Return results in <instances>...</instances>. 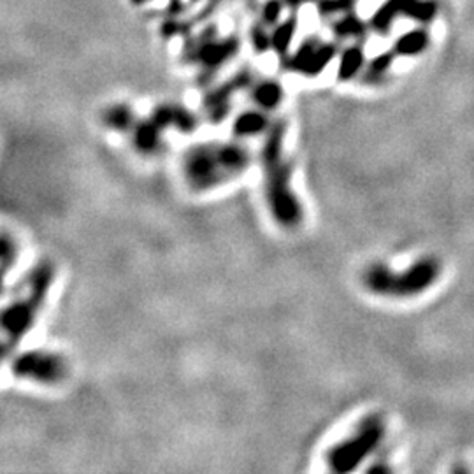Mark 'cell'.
<instances>
[{
  "label": "cell",
  "mask_w": 474,
  "mask_h": 474,
  "mask_svg": "<svg viewBox=\"0 0 474 474\" xmlns=\"http://www.w3.org/2000/svg\"><path fill=\"white\" fill-rule=\"evenodd\" d=\"M287 123L272 121L264 134L260 148V165L264 172V195L274 222L284 230H295L304 222V206L292 185V165L287 151Z\"/></svg>",
  "instance_id": "obj_1"
},
{
  "label": "cell",
  "mask_w": 474,
  "mask_h": 474,
  "mask_svg": "<svg viewBox=\"0 0 474 474\" xmlns=\"http://www.w3.org/2000/svg\"><path fill=\"white\" fill-rule=\"evenodd\" d=\"M253 164V153L239 141L192 144L181 153L180 172L193 193H206L244 176Z\"/></svg>",
  "instance_id": "obj_2"
},
{
  "label": "cell",
  "mask_w": 474,
  "mask_h": 474,
  "mask_svg": "<svg viewBox=\"0 0 474 474\" xmlns=\"http://www.w3.org/2000/svg\"><path fill=\"white\" fill-rule=\"evenodd\" d=\"M55 283V265L49 260H41L30 269L24 282V290L14 301L2 309L0 327H2L4 356L14 354L18 344L34 329L41 311L48 301V295Z\"/></svg>",
  "instance_id": "obj_3"
},
{
  "label": "cell",
  "mask_w": 474,
  "mask_h": 474,
  "mask_svg": "<svg viewBox=\"0 0 474 474\" xmlns=\"http://www.w3.org/2000/svg\"><path fill=\"white\" fill-rule=\"evenodd\" d=\"M441 276V264L432 257L413 262L403 272L392 271L386 264L376 262L364 271L362 283L371 294L379 297L409 299L427 292Z\"/></svg>",
  "instance_id": "obj_4"
},
{
  "label": "cell",
  "mask_w": 474,
  "mask_h": 474,
  "mask_svg": "<svg viewBox=\"0 0 474 474\" xmlns=\"http://www.w3.org/2000/svg\"><path fill=\"white\" fill-rule=\"evenodd\" d=\"M385 422L381 416L371 415L360 422L350 438L336 443L325 455L329 469L334 473H351L362 465L379 448L385 439Z\"/></svg>",
  "instance_id": "obj_5"
},
{
  "label": "cell",
  "mask_w": 474,
  "mask_h": 474,
  "mask_svg": "<svg viewBox=\"0 0 474 474\" xmlns=\"http://www.w3.org/2000/svg\"><path fill=\"white\" fill-rule=\"evenodd\" d=\"M9 369L14 378L46 386L60 385L69 376V364L66 356L56 351L44 350V348L13 354L9 360Z\"/></svg>",
  "instance_id": "obj_6"
},
{
  "label": "cell",
  "mask_w": 474,
  "mask_h": 474,
  "mask_svg": "<svg viewBox=\"0 0 474 474\" xmlns=\"http://www.w3.org/2000/svg\"><path fill=\"white\" fill-rule=\"evenodd\" d=\"M249 85H252V76L248 71H242L227 83L211 90L204 98V113H206L207 121L211 125L223 123L230 115V102H232L234 93L248 88Z\"/></svg>",
  "instance_id": "obj_7"
},
{
  "label": "cell",
  "mask_w": 474,
  "mask_h": 474,
  "mask_svg": "<svg viewBox=\"0 0 474 474\" xmlns=\"http://www.w3.org/2000/svg\"><path fill=\"white\" fill-rule=\"evenodd\" d=\"M164 128L151 116L138 120V123L130 132L132 146L143 157H155L164 150Z\"/></svg>",
  "instance_id": "obj_8"
},
{
  "label": "cell",
  "mask_w": 474,
  "mask_h": 474,
  "mask_svg": "<svg viewBox=\"0 0 474 474\" xmlns=\"http://www.w3.org/2000/svg\"><path fill=\"white\" fill-rule=\"evenodd\" d=\"M150 116L157 121L164 130L172 128V130L183 132V134H192V132L199 127V118H197L190 109L185 108V105H177V104L157 105Z\"/></svg>",
  "instance_id": "obj_9"
},
{
  "label": "cell",
  "mask_w": 474,
  "mask_h": 474,
  "mask_svg": "<svg viewBox=\"0 0 474 474\" xmlns=\"http://www.w3.org/2000/svg\"><path fill=\"white\" fill-rule=\"evenodd\" d=\"M239 43L236 39H227L223 43H204L195 51V60L206 71H216L220 66L229 62L237 53Z\"/></svg>",
  "instance_id": "obj_10"
},
{
  "label": "cell",
  "mask_w": 474,
  "mask_h": 474,
  "mask_svg": "<svg viewBox=\"0 0 474 474\" xmlns=\"http://www.w3.org/2000/svg\"><path fill=\"white\" fill-rule=\"evenodd\" d=\"M267 111L264 109H249V111H242L234 118L232 123V134L236 139H248L257 138V135H264L265 132L271 127L269 121Z\"/></svg>",
  "instance_id": "obj_11"
},
{
  "label": "cell",
  "mask_w": 474,
  "mask_h": 474,
  "mask_svg": "<svg viewBox=\"0 0 474 474\" xmlns=\"http://www.w3.org/2000/svg\"><path fill=\"white\" fill-rule=\"evenodd\" d=\"M102 123H104L109 130L127 134V132H132V128L135 127L138 116H135L134 109H132L130 105L115 104L102 113Z\"/></svg>",
  "instance_id": "obj_12"
},
{
  "label": "cell",
  "mask_w": 474,
  "mask_h": 474,
  "mask_svg": "<svg viewBox=\"0 0 474 474\" xmlns=\"http://www.w3.org/2000/svg\"><path fill=\"white\" fill-rule=\"evenodd\" d=\"M252 98L257 108L264 109V111H272L283 102V86L272 79L257 83L252 90Z\"/></svg>",
  "instance_id": "obj_13"
},
{
  "label": "cell",
  "mask_w": 474,
  "mask_h": 474,
  "mask_svg": "<svg viewBox=\"0 0 474 474\" xmlns=\"http://www.w3.org/2000/svg\"><path fill=\"white\" fill-rule=\"evenodd\" d=\"M413 0H386L381 7L374 13L373 20H371V26L379 34H386L392 26V21L396 20L399 14H404L408 6Z\"/></svg>",
  "instance_id": "obj_14"
},
{
  "label": "cell",
  "mask_w": 474,
  "mask_h": 474,
  "mask_svg": "<svg viewBox=\"0 0 474 474\" xmlns=\"http://www.w3.org/2000/svg\"><path fill=\"white\" fill-rule=\"evenodd\" d=\"M428 46V34L426 30H411L403 34L393 44V51L399 56H416Z\"/></svg>",
  "instance_id": "obj_15"
},
{
  "label": "cell",
  "mask_w": 474,
  "mask_h": 474,
  "mask_svg": "<svg viewBox=\"0 0 474 474\" xmlns=\"http://www.w3.org/2000/svg\"><path fill=\"white\" fill-rule=\"evenodd\" d=\"M364 67V51L362 48L351 46L344 49V53L341 55L339 67H337V78L339 81H350L359 74L360 69Z\"/></svg>",
  "instance_id": "obj_16"
},
{
  "label": "cell",
  "mask_w": 474,
  "mask_h": 474,
  "mask_svg": "<svg viewBox=\"0 0 474 474\" xmlns=\"http://www.w3.org/2000/svg\"><path fill=\"white\" fill-rule=\"evenodd\" d=\"M336 53H337V49L334 44H321V46H318L316 49H314L313 56L309 58L308 66H306V69L302 74L314 78V76H318L320 72H324L325 69H327L329 63L334 60Z\"/></svg>",
  "instance_id": "obj_17"
},
{
  "label": "cell",
  "mask_w": 474,
  "mask_h": 474,
  "mask_svg": "<svg viewBox=\"0 0 474 474\" xmlns=\"http://www.w3.org/2000/svg\"><path fill=\"white\" fill-rule=\"evenodd\" d=\"M393 60H396V51H386L381 53V55L374 56L369 63V69H367V74L364 76L366 83H379L383 81L385 74L388 72L390 67H392Z\"/></svg>",
  "instance_id": "obj_18"
},
{
  "label": "cell",
  "mask_w": 474,
  "mask_h": 474,
  "mask_svg": "<svg viewBox=\"0 0 474 474\" xmlns=\"http://www.w3.org/2000/svg\"><path fill=\"white\" fill-rule=\"evenodd\" d=\"M295 29H297V21L292 18V20L279 25L278 29L274 30V34H272V49H274L279 56L287 55L288 48H290L292 44V39H294Z\"/></svg>",
  "instance_id": "obj_19"
},
{
  "label": "cell",
  "mask_w": 474,
  "mask_h": 474,
  "mask_svg": "<svg viewBox=\"0 0 474 474\" xmlns=\"http://www.w3.org/2000/svg\"><path fill=\"white\" fill-rule=\"evenodd\" d=\"M404 14L411 20L420 21V24H427V21L434 20L436 14H438V4L434 0H413Z\"/></svg>",
  "instance_id": "obj_20"
},
{
  "label": "cell",
  "mask_w": 474,
  "mask_h": 474,
  "mask_svg": "<svg viewBox=\"0 0 474 474\" xmlns=\"http://www.w3.org/2000/svg\"><path fill=\"white\" fill-rule=\"evenodd\" d=\"M0 249H2V269L4 276L9 274V269L14 267L18 262V255H20V249H18L16 241L9 236L7 232L2 234V242H0Z\"/></svg>",
  "instance_id": "obj_21"
},
{
  "label": "cell",
  "mask_w": 474,
  "mask_h": 474,
  "mask_svg": "<svg viewBox=\"0 0 474 474\" xmlns=\"http://www.w3.org/2000/svg\"><path fill=\"white\" fill-rule=\"evenodd\" d=\"M364 29H366V25H364L359 18L351 14V16L343 18V20L337 21V24L334 25V34H336L337 37H350V36L354 37V36H362Z\"/></svg>",
  "instance_id": "obj_22"
},
{
  "label": "cell",
  "mask_w": 474,
  "mask_h": 474,
  "mask_svg": "<svg viewBox=\"0 0 474 474\" xmlns=\"http://www.w3.org/2000/svg\"><path fill=\"white\" fill-rule=\"evenodd\" d=\"M316 48H318L316 43L302 44V46L297 49V53L294 55V58H292V63H290L292 71L301 72V74H302V72H304V69H306V66H308L309 58L313 56L314 49H316Z\"/></svg>",
  "instance_id": "obj_23"
},
{
  "label": "cell",
  "mask_w": 474,
  "mask_h": 474,
  "mask_svg": "<svg viewBox=\"0 0 474 474\" xmlns=\"http://www.w3.org/2000/svg\"><path fill=\"white\" fill-rule=\"evenodd\" d=\"M249 37H252V46L257 53H265L269 48H272V37L267 36L264 29L260 25L253 26L252 32H249Z\"/></svg>",
  "instance_id": "obj_24"
},
{
  "label": "cell",
  "mask_w": 474,
  "mask_h": 474,
  "mask_svg": "<svg viewBox=\"0 0 474 474\" xmlns=\"http://www.w3.org/2000/svg\"><path fill=\"white\" fill-rule=\"evenodd\" d=\"M282 9L283 6L279 0H267L262 7V18H264L265 24H276L279 14H282Z\"/></svg>",
  "instance_id": "obj_25"
},
{
  "label": "cell",
  "mask_w": 474,
  "mask_h": 474,
  "mask_svg": "<svg viewBox=\"0 0 474 474\" xmlns=\"http://www.w3.org/2000/svg\"><path fill=\"white\" fill-rule=\"evenodd\" d=\"M318 9H320V14L329 16V14L350 9V6H348L346 0H320V4H318Z\"/></svg>",
  "instance_id": "obj_26"
},
{
  "label": "cell",
  "mask_w": 474,
  "mask_h": 474,
  "mask_svg": "<svg viewBox=\"0 0 474 474\" xmlns=\"http://www.w3.org/2000/svg\"><path fill=\"white\" fill-rule=\"evenodd\" d=\"M177 24H174V21H165L164 25H162V36L165 37V39H169V37H172L174 34L177 32Z\"/></svg>",
  "instance_id": "obj_27"
},
{
  "label": "cell",
  "mask_w": 474,
  "mask_h": 474,
  "mask_svg": "<svg viewBox=\"0 0 474 474\" xmlns=\"http://www.w3.org/2000/svg\"><path fill=\"white\" fill-rule=\"evenodd\" d=\"M392 469L388 468V465H383V464H374L371 465V468H367V473H390Z\"/></svg>",
  "instance_id": "obj_28"
},
{
  "label": "cell",
  "mask_w": 474,
  "mask_h": 474,
  "mask_svg": "<svg viewBox=\"0 0 474 474\" xmlns=\"http://www.w3.org/2000/svg\"><path fill=\"white\" fill-rule=\"evenodd\" d=\"M284 2H287L288 6H292V7H299V6H302V4H306V2H313V0H284Z\"/></svg>",
  "instance_id": "obj_29"
},
{
  "label": "cell",
  "mask_w": 474,
  "mask_h": 474,
  "mask_svg": "<svg viewBox=\"0 0 474 474\" xmlns=\"http://www.w3.org/2000/svg\"><path fill=\"white\" fill-rule=\"evenodd\" d=\"M346 2H348V6H350V9L355 6V0H346Z\"/></svg>",
  "instance_id": "obj_30"
},
{
  "label": "cell",
  "mask_w": 474,
  "mask_h": 474,
  "mask_svg": "<svg viewBox=\"0 0 474 474\" xmlns=\"http://www.w3.org/2000/svg\"><path fill=\"white\" fill-rule=\"evenodd\" d=\"M134 2L135 4H141V2H144V0H134Z\"/></svg>",
  "instance_id": "obj_31"
}]
</instances>
